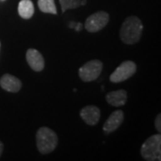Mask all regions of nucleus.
<instances>
[{
	"label": "nucleus",
	"instance_id": "f257e3e1",
	"mask_svg": "<svg viewBox=\"0 0 161 161\" xmlns=\"http://www.w3.org/2000/svg\"><path fill=\"white\" fill-rule=\"evenodd\" d=\"M143 31L142 21L136 16H129L123 23L120 29V38L125 44L132 45L138 42Z\"/></svg>",
	"mask_w": 161,
	"mask_h": 161
},
{
	"label": "nucleus",
	"instance_id": "39448f33",
	"mask_svg": "<svg viewBox=\"0 0 161 161\" xmlns=\"http://www.w3.org/2000/svg\"><path fill=\"white\" fill-rule=\"evenodd\" d=\"M109 21V15L108 13L99 11L92 14L86 19L85 29L89 32H98L108 24Z\"/></svg>",
	"mask_w": 161,
	"mask_h": 161
},
{
	"label": "nucleus",
	"instance_id": "4468645a",
	"mask_svg": "<svg viewBox=\"0 0 161 161\" xmlns=\"http://www.w3.org/2000/svg\"><path fill=\"white\" fill-rule=\"evenodd\" d=\"M59 3L63 13L67 9H75L80 6V0H59Z\"/></svg>",
	"mask_w": 161,
	"mask_h": 161
},
{
	"label": "nucleus",
	"instance_id": "dca6fc26",
	"mask_svg": "<svg viewBox=\"0 0 161 161\" xmlns=\"http://www.w3.org/2000/svg\"><path fill=\"white\" fill-rule=\"evenodd\" d=\"M75 29L77 31H80V30H81V27H82V25H81V23H75Z\"/></svg>",
	"mask_w": 161,
	"mask_h": 161
},
{
	"label": "nucleus",
	"instance_id": "2eb2a0df",
	"mask_svg": "<svg viewBox=\"0 0 161 161\" xmlns=\"http://www.w3.org/2000/svg\"><path fill=\"white\" fill-rule=\"evenodd\" d=\"M155 127L157 131L158 132H161V115L160 114L156 117L155 120Z\"/></svg>",
	"mask_w": 161,
	"mask_h": 161
},
{
	"label": "nucleus",
	"instance_id": "f3484780",
	"mask_svg": "<svg viewBox=\"0 0 161 161\" xmlns=\"http://www.w3.org/2000/svg\"><path fill=\"white\" fill-rule=\"evenodd\" d=\"M3 150H4V145H3V143H2V142L0 141V157H1V155H2Z\"/></svg>",
	"mask_w": 161,
	"mask_h": 161
},
{
	"label": "nucleus",
	"instance_id": "f8f14e48",
	"mask_svg": "<svg viewBox=\"0 0 161 161\" xmlns=\"http://www.w3.org/2000/svg\"><path fill=\"white\" fill-rule=\"evenodd\" d=\"M19 15L23 19H30L34 14V6L31 0H22L18 6Z\"/></svg>",
	"mask_w": 161,
	"mask_h": 161
},
{
	"label": "nucleus",
	"instance_id": "7ed1b4c3",
	"mask_svg": "<svg viewBox=\"0 0 161 161\" xmlns=\"http://www.w3.org/2000/svg\"><path fill=\"white\" fill-rule=\"evenodd\" d=\"M141 155L145 160H161V135L154 134L148 138L141 148Z\"/></svg>",
	"mask_w": 161,
	"mask_h": 161
},
{
	"label": "nucleus",
	"instance_id": "6e6552de",
	"mask_svg": "<svg viewBox=\"0 0 161 161\" xmlns=\"http://www.w3.org/2000/svg\"><path fill=\"white\" fill-rule=\"evenodd\" d=\"M26 59L31 68L36 72L42 71L45 66V61L42 55L34 48H30L26 53Z\"/></svg>",
	"mask_w": 161,
	"mask_h": 161
},
{
	"label": "nucleus",
	"instance_id": "6ab92c4d",
	"mask_svg": "<svg viewBox=\"0 0 161 161\" xmlns=\"http://www.w3.org/2000/svg\"><path fill=\"white\" fill-rule=\"evenodd\" d=\"M0 46H1V44H0Z\"/></svg>",
	"mask_w": 161,
	"mask_h": 161
},
{
	"label": "nucleus",
	"instance_id": "f03ea898",
	"mask_svg": "<svg viewBox=\"0 0 161 161\" xmlns=\"http://www.w3.org/2000/svg\"><path fill=\"white\" fill-rule=\"evenodd\" d=\"M36 142L38 150L41 154H48L58 146V135L51 129L41 127L36 133Z\"/></svg>",
	"mask_w": 161,
	"mask_h": 161
},
{
	"label": "nucleus",
	"instance_id": "1a4fd4ad",
	"mask_svg": "<svg viewBox=\"0 0 161 161\" xmlns=\"http://www.w3.org/2000/svg\"><path fill=\"white\" fill-rule=\"evenodd\" d=\"M124 120V112L122 110H115L113 112L108 120L105 122L103 125V130L106 133H110L115 131L120 126Z\"/></svg>",
	"mask_w": 161,
	"mask_h": 161
},
{
	"label": "nucleus",
	"instance_id": "423d86ee",
	"mask_svg": "<svg viewBox=\"0 0 161 161\" xmlns=\"http://www.w3.org/2000/svg\"><path fill=\"white\" fill-rule=\"evenodd\" d=\"M136 64L132 61H125L110 75V80L112 82H121L129 79L136 72Z\"/></svg>",
	"mask_w": 161,
	"mask_h": 161
},
{
	"label": "nucleus",
	"instance_id": "0eeeda50",
	"mask_svg": "<svg viewBox=\"0 0 161 161\" xmlns=\"http://www.w3.org/2000/svg\"><path fill=\"white\" fill-rule=\"evenodd\" d=\"M80 115L87 125H95L100 118V110L96 106H87L80 110Z\"/></svg>",
	"mask_w": 161,
	"mask_h": 161
},
{
	"label": "nucleus",
	"instance_id": "9b49d317",
	"mask_svg": "<svg viewBox=\"0 0 161 161\" xmlns=\"http://www.w3.org/2000/svg\"><path fill=\"white\" fill-rule=\"evenodd\" d=\"M106 99L108 103L114 107L124 106L127 100V92L125 90H118L107 94Z\"/></svg>",
	"mask_w": 161,
	"mask_h": 161
},
{
	"label": "nucleus",
	"instance_id": "20e7f679",
	"mask_svg": "<svg viewBox=\"0 0 161 161\" xmlns=\"http://www.w3.org/2000/svg\"><path fill=\"white\" fill-rule=\"evenodd\" d=\"M103 68V64L99 60H92L84 64L79 69V76L83 81H92L98 79Z\"/></svg>",
	"mask_w": 161,
	"mask_h": 161
},
{
	"label": "nucleus",
	"instance_id": "ddd939ff",
	"mask_svg": "<svg viewBox=\"0 0 161 161\" xmlns=\"http://www.w3.org/2000/svg\"><path fill=\"white\" fill-rule=\"evenodd\" d=\"M38 6L41 12L46 14H57V7L55 5V0H38Z\"/></svg>",
	"mask_w": 161,
	"mask_h": 161
},
{
	"label": "nucleus",
	"instance_id": "9d476101",
	"mask_svg": "<svg viewBox=\"0 0 161 161\" xmlns=\"http://www.w3.org/2000/svg\"><path fill=\"white\" fill-rule=\"evenodd\" d=\"M0 86L5 91L9 92H18L21 90L22 82L14 75H4L0 79Z\"/></svg>",
	"mask_w": 161,
	"mask_h": 161
},
{
	"label": "nucleus",
	"instance_id": "a211bd4d",
	"mask_svg": "<svg viewBox=\"0 0 161 161\" xmlns=\"http://www.w3.org/2000/svg\"><path fill=\"white\" fill-rule=\"evenodd\" d=\"M86 4V0H80V6H84Z\"/></svg>",
	"mask_w": 161,
	"mask_h": 161
}]
</instances>
